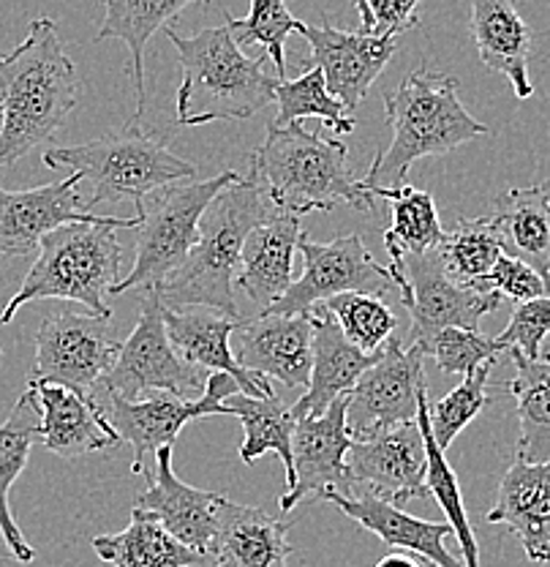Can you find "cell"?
I'll list each match as a JSON object with an SVG mask.
<instances>
[{
	"label": "cell",
	"instance_id": "obj_43",
	"mask_svg": "<svg viewBox=\"0 0 550 567\" xmlns=\"http://www.w3.org/2000/svg\"><path fill=\"white\" fill-rule=\"evenodd\" d=\"M550 333V295L546 298L523 300L516 306L507 328L496 336L501 350H518L526 358H540L542 341Z\"/></svg>",
	"mask_w": 550,
	"mask_h": 567
},
{
	"label": "cell",
	"instance_id": "obj_19",
	"mask_svg": "<svg viewBox=\"0 0 550 567\" xmlns=\"http://www.w3.org/2000/svg\"><path fill=\"white\" fill-rule=\"evenodd\" d=\"M80 181V175L71 173L66 181L28 192L0 188V257H31L39 251L41 238L63 224L104 221L106 216H93L76 192Z\"/></svg>",
	"mask_w": 550,
	"mask_h": 567
},
{
	"label": "cell",
	"instance_id": "obj_35",
	"mask_svg": "<svg viewBox=\"0 0 550 567\" xmlns=\"http://www.w3.org/2000/svg\"><path fill=\"white\" fill-rule=\"evenodd\" d=\"M374 197H384L393 203V227L382 235L390 262H401L409 254H423L439 248L445 240L439 210L428 192L412 186L398 188H374Z\"/></svg>",
	"mask_w": 550,
	"mask_h": 567
},
{
	"label": "cell",
	"instance_id": "obj_50",
	"mask_svg": "<svg viewBox=\"0 0 550 567\" xmlns=\"http://www.w3.org/2000/svg\"><path fill=\"white\" fill-rule=\"evenodd\" d=\"M0 128H3V106H0Z\"/></svg>",
	"mask_w": 550,
	"mask_h": 567
},
{
	"label": "cell",
	"instance_id": "obj_17",
	"mask_svg": "<svg viewBox=\"0 0 550 567\" xmlns=\"http://www.w3.org/2000/svg\"><path fill=\"white\" fill-rule=\"evenodd\" d=\"M352 434L346 425V395L335 399L322 415L298 417L292 436L294 486L281 496V511L289 513L305 496L339 492L354 496L346 470Z\"/></svg>",
	"mask_w": 550,
	"mask_h": 567
},
{
	"label": "cell",
	"instance_id": "obj_38",
	"mask_svg": "<svg viewBox=\"0 0 550 567\" xmlns=\"http://www.w3.org/2000/svg\"><path fill=\"white\" fill-rule=\"evenodd\" d=\"M442 259L447 270L466 287H480L485 276L499 262L501 251L499 238L490 227L488 216L480 218H458L453 233H445V240L439 246Z\"/></svg>",
	"mask_w": 550,
	"mask_h": 567
},
{
	"label": "cell",
	"instance_id": "obj_31",
	"mask_svg": "<svg viewBox=\"0 0 550 567\" xmlns=\"http://www.w3.org/2000/svg\"><path fill=\"white\" fill-rule=\"evenodd\" d=\"M93 551L112 567H199L212 563L137 507L126 529L93 537Z\"/></svg>",
	"mask_w": 550,
	"mask_h": 567
},
{
	"label": "cell",
	"instance_id": "obj_22",
	"mask_svg": "<svg viewBox=\"0 0 550 567\" xmlns=\"http://www.w3.org/2000/svg\"><path fill=\"white\" fill-rule=\"evenodd\" d=\"M313 360L309 388L292 406L298 417L322 415L335 399L349 395L360 377L382 358L378 352H365L346 339L339 319L330 315L324 306H313Z\"/></svg>",
	"mask_w": 550,
	"mask_h": 567
},
{
	"label": "cell",
	"instance_id": "obj_11",
	"mask_svg": "<svg viewBox=\"0 0 550 567\" xmlns=\"http://www.w3.org/2000/svg\"><path fill=\"white\" fill-rule=\"evenodd\" d=\"M390 276L401 289V298L409 311V344L428 339L442 328L480 330L482 317L499 309L505 300L494 289L460 284L447 270L439 248L409 254L401 262H390Z\"/></svg>",
	"mask_w": 550,
	"mask_h": 567
},
{
	"label": "cell",
	"instance_id": "obj_52",
	"mask_svg": "<svg viewBox=\"0 0 550 567\" xmlns=\"http://www.w3.org/2000/svg\"><path fill=\"white\" fill-rule=\"evenodd\" d=\"M430 567H436V565H430Z\"/></svg>",
	"mask_w": 550,
	"mask_h": 567
},
{
	"label": "cell",
	"instance_id": "obj_36",
	"mask_svg": "<svg viewBox=\"0 0 550 567\" xmlns=\"http://www.w3.org/2000/svg\"><path fill=\"white\" fill-rule=\"evenodd\" d=\"M417 423H419V431H423L425 453H428V472H425V483H428V492L436 502H439V507L445 511L447 522L453 524V535H455V540H458L460 551H464V565L466 567H480V546H477L475 529H471L469 518H466L464 494H460L458 475H455L453 466L447 464L445 447H439V442L434 440V431H430L428 385H425L423 393H419Z\"/></svg>",
	"mask_w": 550,
	"mask_h": 567
},
{
	"label": "cell",
	"instance_id": "obj_24",
	"mask_svg": "<svg viewBox=\"0 0 550 567\" xmlns=\"http://www.w3.org/2000/svg\"><path fill=\"white\" fill-rule=\"evenodd\" d=\"M162 315L164 322H167L169 341H173L175 350L188 363L199 365L205 371H224V374L235 377L242 393L248 395L273 393L268 377L251 374L235 358L229 339L238 330L240 317L221 315V311L203 309V306H194V309H167L164 303Z\"/></svg>",
	"mask_w": 550,
	"mask_h": 567
},
{
	"label": "cell",
	"instance_id": "obj_2",
	"mask_svg": "<svg viewBox=\"0 0 550 567\" xmlns=\"http://www.w3.org/2000/svg\"><path fill=\"white\" fill-rule=\"evenodd\" d=\"M251 177L281 213L309 216L341 205L374 213V194L349 169V151L341 140L313 134L300 123L276 126L251 153Z\"/></svg>",
	"mask_w": 550,
	"mask_h": 567
},
{
	"label": "cell",
	"instance_id": "obj_1",
	"mask_svg": "<svg viewBox=\"0 0 550 567\" xmlns=\"http://www.w3.org/2000/svg\"><path fill=\"white\" fill-rule=\"evenodd\" d=\"M76 96V66L63 52L55 22L39 17L28 28L25 41L9 55H0V169L44 145L74 112Z\"/></svg>",
	"mask_w": 550,
	"mask_h": 567
},
{
	"label": "cell",
	"instance_id": "obj_27",
	"mask_svg": "<svg viewBox=\"0 0 550 567\" xmlns=\"http://www.w3.org/2000/svg\"><path fill=\"white\" fill-rule=\"evenodd\" d=\"M322 499L333 502L344 516L357 522L363 529L374 532L378 540L387 543V546L417 554L419 559L436 567H466L445 546V537L453 535V524L449 522H423V518L401 511V505H393V502L371 494L344 496L339 492H328Z\"/></svg>",
	"mask_w": 550,
	"mask_h": 567
},
{
	"label": "cell",
	"instance_id": "obj_6",
	"mask_svg": "<svg viewBox=\"0 0 550 567\" xmlns=\"http://www.w3.org/2000/svg\"><path fill=\"white\" fill-rule=\"evenodd\" d=\"M137 216H106L104 221H74L46 233L33 268L6 303L0 324H9L22 306L35 300H71L93 315L112 317L106 295L121 281L123 259L117 229H137Z\"/></svg>",
	"mask_w": 550,
	"mask_h": 567
},
{
	"label": "cell",
	"instance_id": "obj_20",
	"mask_svg": "<svg viewBox=\"0 0 550 567\" xmlns=\"http://www.w3.org/2000/svg\"><path fill=\"white\" fill-rule=\"evenodd\" d=\"M224 496L194 488L183 483L173 470V447H162L156 458V472L147 488L137 496V511L164 524L180 543L194 551L210 557V543L216 537L218 505Z\"/></svg>",
	"mask_w": 550,
	"mask_h": 567
},
{
	"label": "cell",
	"instance_id": "obj_18",
	"mask_svg": "<svg viewBox=\"0 0 550 567\" xmlns=\"http://www.w3.org/2000/svg\"><path fill=\"white\" fill-rule=\"evenodd\" d=\"M235 358L246 371L278 380L289 390H305L313 360V315H259L238 324Z\"/></svg>",
	"mask_w": 550,
	"mask_h": 567
},
{
	"label": "cell",
	"instance_id": "obj_39",
	"mask_svg": "<svg viewBox=\"0 0 550 567\" xmlns=\"http://www.w3.org/2000/svg\"><path fill=\"white\" fill-rule=\"evenodd\" d=\"M229 33L235 35L240 47H264L270 61L276 63V74L287 80V58H283V47H287L289 33L303 31L305 22L292 17L287 0H251V11L242 20L224 14Z\"/></svg>",
	"mask_w": 550,
	"mask_h": 567
},
{
	"label": "cell",
	"instance_id": "obj_23",
	"mask_svg": "<svg viewBox=\"0 0 550 567\" xmlns=\"http://www.w3.org/2000/svg\"><path fill=\"white\" fill-rule=\"evenodd\" d=\"M300 218L276 210L248 233L235 284L248 295L257 315H264L294 284V251L300 240Z\"/></svg>",
	"mask_w": 550,
	"mask_h": 567
},
{
	"label": "cell",
	"instance_id": "obj_12",
	"mask_svg": "<svg viewBox=\"0 0 550 567\" xmlns=\"http://www.w3.org/2000/svg\"><path fill=\"white\" fill-rule=\"evenodd\" d=\"M117 352L121 341L112 333L110 317L61 309L46 317L35 333L31 382H58L93 395L115 365Z\"/></svg>",
	"mask_w": 550,
	"mask_h": 567
},
{
	"label": "cell",
	"instance_id": "obj_21",
	"mask_svg": "<svg viewBox=\"0 0 550 567\" xmlns=\"http://www.w3.org/2000/svg\"><path fill=\"white\" fill-rule=\"evenodd\" d=\"M41 410V442L61 458H80L121 445L115 425L93 395L58 382H28Z\"/></svg>",
	"mask_w": 550,
	"mask_h": 567
},
{
	"label": "cell",
	"instance_id": "obj_32",
	"mask_svg": "<svg viewBox=\"0 0 550 567\" xmlns=\"http://www.w3.org/2000/svg\"><path fill=\"white\" fill-rule=\"evenodd\" d=\"M212 0H104V22L96 41L121 39L132 50V74L137 87V115H145V47L188 6H210Z\"/></svg>",
	"mask_w": 550,
	"mask_h": 567
},
{
	"label": "cell",
	"instance_id": "obj_51",
	"mask_svg": "<svg viewBox=\"0 0 550 567\" xmlns=\"http://www.w3.org/2000/svg\"><path fill=\"white\" fill-rule=\"evenodd\" d=\"M199 567H216V565H212V563H210V565H199Z\"/></svg>",
	"mask_w": 550,
	"mask_h": 567
},
{
	"label": "cell",
	"instance_id": "obj_48",
	"mask_svg": "<svg viewBox=\"0 0 550 567\" xmlns=\"http://www.w3.org/2000/svg\"><path fill=\"white\" fill-rule=\"evenodd\" d=\"M540 358H542V360H550V333L546 336V341H542V350H540Z\"/></svg>",
	"mask_w": 550,
	"mask_h": 567
},
{
	"label": "cell",
	"instance_id": "obj_5",
	"mask_svg": "<svg viewBox=\"0 0 550 567\" xmlns=\"http://www.w3.org/2000/svg\"><path fill=\"white\" fill-rule=\"evenodd\" d=\"M180 55L183 82L177 91V126H207L216 121H248L276 102L281 76L264 71L268 52L242 55L227 25L205 28L197 35H180L167 28Z\"/></svg>",
	"mask_w": 550,
	"mask_h": 567
},
{
	"label": "cell",
	"instance_id": "obj_14",
	"mask_svg": "<svg viewBox=\"0 0 550 567\" xmlns=\"http://www.w3.org/2000/svg\"><path fill=\"white\" fill-rule=\"evenodd\" d=\"M423 363L425 354L417 344L404 347L398 336H390L382 358L346 395V425L352 440H371L395 425L417 421L419 393L428 385Z\"/></svg>",
	"mask_w": 550,
	"mask_h": 567
},
{
	"label": "cell",
	"instance_id": "obj_34",
	"mask_svg": "<svg viewBox=\"0 0 550 567\" xmlns=\"http://www.w3.org/2000/svg\"><path fill=\"white\" fill-rule=\"evenodd\" d=\"M516 377L507 390L518 404V456L531 464L550 461V360H531L518 350H510Z\"/></svg>",
	"mask_w": 550,
	"mask_h": 567
},
{
	"label": "cell",
	"instance_id": "obj_45",
	"mask_svg": "<svg viewBox=\"0 0 550 567\" xmlns=\"http://www.w3.org/2000/svg\"><path fill=\"white\" fill-rule=\"evenodd\" d=\"M417 3L419 0H365L374 33H406L417 28Z\"/></svg>",
	"mask_w": 550,
	"mask_h": 567
},
{
	"label": "cell",
	"instance_id": "obj_4",
	"mask_svg": "<svg viewBox=\"0 0 550 567\" xmlns=\"http://www.w3.org/2000/svg\"><path fill=\"white\" fill-rule=\"evenodd\" d=\"M384 115L393 126V142L376 153L363 177L371 192L404 186L417 158L445 156L490 132L460 104L458 80L428 66L414 69L393 93H384Z\"/></svg>",
	"mask_w": 550,
	"mask_h": 567
},
{
	"label": "cell",
	"instance_id": "obj_28",
	"mask_svg": "<svg viewBox=\"0 0 550 567\" xmlns=\"http://www.w3.org/2000/svg\"><path fill=\"white\" fill-rule=\"evenodd\" d=\"M471 35L482 63L505 74L518 99L535 93L529 80L531 31L512 0H471Z\"/></svg>",
	"mask_w": 550,
	"mask_h": 567
},
{
	"label": "cell",
	"instance_id": "obj_29",
	"mask_svg": "<svg viewBox=\"0 0 550 567\" xmlns=\"http://www.w3.org/2000/svg\"><path fill=\"white\" fill-rule=\"evenodd\" d=\"M41 440V410L31 388L17 399L14 410L0 425V537L11 557L22 565H31L35 559V548L25 540L9 507L11 486L31 458L33 442Z\"/></svg>",
	"mask_w": 550,
	"mask_h": 567
},
{
	"label": "cell",
	"instance_id": "obj_10",
	"mask_svg": "<svg viewBox=\"0 0 550 567\" xmlns=\"http://www.w3.org/2000/svg\"><path fill=\"white\" fill-rule=\"evenodd\" d=\"M240 390L238 380L224 371L207 377V388L199 399H177L173 393H151L139 401L121 399L96 388L93 399L98 401L106 421L115 425L121 442L134 447L132 472L151 481L156 472V458L162 447H175L183 425L210 415H229L224 401L229 393Z\"/></svg>",
	"mask_w": 550,
	"mask_h": 567
},
{
	"label": "cell",
	"instance_id": "obj_15",
	"mask_svg": "<svg viewBox=\"0 0 550 567\" xmlns=\"http://www.w3.org/2000/svg\"><path fill=\"white\" fill-rule=\"evenodd\" d=\"M346 470L354 496L371 494L406 505L412 499H428V453L419 423H401L371 440H352L346 453Z\"/></svg>",
	"mask_w": 550,
	"mask_h": 567
},
{
	"label": "cell",
	"instance_id": "obj_30",
	"mask_svg": "<svg viewBox=\"0 0 550 567\" xmlns=\"http://www.w3.org/2000/svg\"><path fill=\"white\" fill-rule=\"evenodd\" d=\"M488 221L501 251L550 279V208L540 186L510 188L496 197Z\"/></svg>",
	"mask_w": 550,
	"mask_h": 567
},
{
	"label": "cell",
	"instance_id": "obj_25",
	"mask_svg": "<svg viewBox=\"0 0 550 567\" xmlns=\"http://www.w3.org/2000/svg\"><path fill=\"white\" fill-rule=\"evenodd\" d=\"M292 524L268 516L262 507L238 505L224 496L218 505L210 559L216 567H289L298 548L289 543Z\"/></svg>",
	"mask_w": 550,
	"mask_h": 567
},
{
	"label": "cell",
	"instance_id": "obj_46",
	"mask_svg": "<svg viewBox=\"0 0 550 567\" xmlns=\"http://www.w3.org/2000/svg\"><path fill=\"white\" fill-rule=\"evenodd\" d=\"M376 567H419L414 563L412 557H406V554H387L384 559H378Z\"/></svg>",
	"mask_w": 550,
	"mask_h": 567
},
{
	"label": "cell",
	"instance_id": "obj_13",
	"mask_svg": "<svg viewBox=\"0 0 550 567\" xmlns=\"http://www.w3.org/2000/svg\"><path fill=\"white\" fill-rule=\"evenodd\" d=\"M298 251L303 254V276L264 315H303L333 295H384L395 287L390 268L371 257L360 235H346L330 244H319L309 235H300Z\"/></svg>",
	"mask_w": 550,
	"mask_h": 567
},
{
	"label": "cell",
	"instance_id": "obj_37",
	"mask_svg": "<svg viewBox=\"0 0 550 567\" xmlns=\"http://www.w3.org/2000/svg\"><path fill=\"white\" fill-rule=\"evenodd\" d=\"M276 104L278 112L273 117L276 126H292L303 117H316L324 126H330L339 134H352L357 121L346 110L341 99H335L328 91L322 69L313 66L298 80H278L276 85Z\"/></svg>",
	"mask_w": 550,
	"mask_h": 567
},
{
	"label": "cell",
	"instance_id": "obj_42",
	"mask_svg": "<svg viewBox=\"0 0 550 567\" xmlns=\"http://www.w3.org/2000/svg\"><path fill=\"white\" fill-rule=\"evenodd\" d=\"M417 347L423 350L425 358H434L442 374L447 377L471 374L482 363L496 360V354L505 352L496 344V339H488L480 330L469 328H442L428 339L417 341Z\"/></svg>",
	"mask_w": 550,
	"mask_h": 567
},
{
	"label": "cell",
	"instance_id": "obj_49",
	"mask_svg": "<svg viewBox=\"0 0 550 567\" xmlns=\"http://www.w3.org/2000/svg\"><path fill=\"white\" fill-rule=\"evenodd\" d=\"M540 192H542V197L548 199V208H550V177H548V181L540 183Z\"/></svg>",
	"mask_w": 550,
	"mask_h": 567
},
{
	"label": "cell",
	"instance_id": "obj_3",
	"mask_svg": "<svg viewBox=\"0 0 550 567\" xmlns=\"http://www.w3.org/2000/svg\"><path fill=\"white\" fill-rule=\"evenodd\" d=\"M278 208L268 199L264 188L253 177H240L238 183L216 194L199 218L197 244L188 251L186 262L158 284V298L167 309H203L238 317L235 306V276L240 268L242 244L248 233Z\"/></svg>",
	"mask_w": 550,
	"mask_h": 567
},
{
	"label": "cell",
	"instance_id": "obj_47",
	"mask_svg": "<svg viewBox=\"0 0 550 567\" xmlns=\"http://www.w3.org/2000/svg\"><path fill=\"white\" fill-rule=\"evenodd\" d=\"M354 3H357V11H360V31L374 33V22H371L369 9H365V0H354Z\"/></svg>",
	"mask_w": 550,
	"mask_h": 567
},
{
	"label": "cell",
	"instance_id": "obj_8",
	"mask_svg": "<svg viewBox=\"0 0 550 567\" xmlns=\"http://www.w3.org/2000/svg\"><path fill=\"white\" fill-rule=\"evenodd\" d=\"M242 175L221 173L207 181L169 183L156 188L137 203V257L132 274L123 276L110 295H123L128 289L158 287L186 262L188 251L197 244L199 218L207 205L224 188L238 183Z\"/></svg>",
	"mask_w": 550,
	"mask_h": 567
},
{
	"label": "cell",
	"instance_id": "obj_26",
	"mask_svg": "<svg viewBox=\"0 0 550 567\" xmlns=\"http://www.w3.org/2000/svg\"><path fill=\"white\" fill-rule=\"evenodd\" d=\"M485 518L510 527L531 563H550V461L531 464L520 456L512 461Z\"/></svg>",
	"mask_w": 550,
	"mask_h": 567
},
{
	"label": "cell",
	"instance_id": "obj_9",
	"mask_svg": "<svg viewBox=\"0 0 550 567\" xmlns=\"http://www.w3.org/2000/svg\"><path fill=\"white\" fill-rule=\"evenodd\" d=\"M207 377L210 374L205 369L180 358V352L169 341L158 289H142V311L137 324H134L132 336L121 344L115 365L106 371L98 388L128 401H139L151 393L199 399L207 388Z\"/></svg>",
	"mask_w": 550,
	"mask_h": 567
},
{
	"label": "cell",
	"instance_id": "obj_33",
	"mask_svg": "<svg viewBox=\"0 0 550 567\" xmlns=\"http://www.w3.org/2000/svg\"><path fill=\"white\" fill-rule=\"evenodd\" d=\"M229 415L242 423L246 440H242L240 458L242 464H253L264 453H278V458L287 466V486H294V458H292V436L298 415L283 406L276 393L270 395H248L242 390L227 395L224 401Z\"/></svg>",
	"mask_w": 550,
	"mask_h": 567
},
{
	"label": "cell",
	"instance_id": "obj_44",
	"mask_svg": "<svg viewBox=\"0 0 550 567\" xmlns=\"http://www.w3.org/2000/svg\"><path fill=\"white\" fill-rule=\"evenodd\" d=\"M482 289H494L501 298H510L516 303H523V300L546 298L550 295V279L542 274H537L531 265L520 262V259L510 257V254H501L499 262L494 265L488 276H485Z\"/></svg>",
	"mask_w": 550,
	"mask_h": 567
},
{
	"label": "cell",
	"instance_id": "obj_41",
	"mask_svg": "<svg viewBox=\"0 0 550 567\" xmlns=\"http://www.w3.org/2000/svg\"><path fill=\"white\" fill-rule=\"evenodd\" d=\"M494 363L496 360L482 363L480 369L466 374V380L458 388L449 390L445 399H439L436 404H428L430 431H434V440L439 442V447L447 451L455 442V436L485 410V404L490 401L488 380L490 371H494Z\"/></svg>",
	"mask_w": 550,
	"mask_h": 567
},
{
	"label": "cell",
	"instance_id": "obj_7",
	"mask_svg": "<svg viewBox=\"0 0 550 567\" xmlns=\"http://www.w3.org/2000/svg\"><path fill=\"white\" fill-rule=\"evenodd\" d=\"M44 167L69 169L82 181H91L93 194L87 208L121 199H134L137 205L156 188L197 175V167L175 156L162 134L139 128L137 121L123 132L82 145L50 147L44 153Z\"/></svg>",
	"mask_w": 550,
	"mask_h": 567
},
{
	"label": "cell",
	"instance_id": "obj_40",
	"mask_svg": "<svg viewBox=\"0 0 550 567\" xmlns=\"http://www.w3.org/2000/svg\"><path fill=\"white\" fill-rule=\"evenodd\" d=\"M324 309L339 319L341 330L352 344H357L365 352H378L395 336L398 319H395L393 309L382 300V295L369 292H341L328 298Z\"/></svg>",
	"mask_w": 550,
	"mask_h": 567
},
{
	"label": "cell",
	"instance_id": "obj_16",
	"mask_svg": "<svg viewBox=\"0 0 550 567\" xmlns=\"http://www.w3.org/2000/svg\"><path fill=\"white\" fill-rule=\"evenodd\" d=\"M300 33L311 47V55L303 63L322 69L328 91L341 99L352 115L369 96V87L374 85L376 76L393 61L401 39L395 33L339 31L330 17H322L316 25H303Z\"/></svg>",
	"mask_w": 550,
	"mask_h": 567
}]
</instances>
